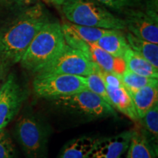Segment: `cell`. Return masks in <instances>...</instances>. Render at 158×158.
<instances>
[{
	"label": "cell",
	"mask_w": 158,
	"mask_h": 158,
	"mask_svg": "<svg viewBox=\"0 0 158 158\" xmlns=\"http://www.w3.org/2000/svg\"><path fill=\"white\" fill-rule=\"evenodd\" d=\"M50 21L44 7L37 3L0 29V68L10 70L19 63L31 41Z\"/></svg>",
	"instance_id": "1"
},
{
	"label": "cell",
	"mask_w": 158,
	"mask_h": 158,
	"mask_svg": "<svg viewBox=\"0 0 158 158\" xmlns=\"http://www.w3.org/2000/svg\"><path fill=\"white\" fill-rule=\"evenodd\" d=\"M65 45L62 25L49 21L31 41L20 64L25 70L37 74L62 52Z\"/></svg>",
	"instance_id": "2"
},
{
	"label": "cell",
	"mask_w": 158,
	"mask_h": 158,
	"mask_svg": "<svg viewBox=\"0 0 158 158\" xmlns=\"http://www.w3.org/2000/svg\"><path fill=\"white\" fill-rule=\"evenodd\" d=\"M50 130L38 115L26 108L15 124L14 136L26 158H47Z\"/></svg>",
	"instance_id": "3"
},
{
	"label": "cell",
	"mask_w": 158,
	"mask_h": 158,
	"mask_svg": "<svg viewBox=\"0 0 158 158\" xmlns=\"http://www.w3.org/2000/svg\"><path fill=\"white\" fill-rule=\"evenodd\" d=\"M61 7L66 19L75 24L106 29H126L124 19L112 14L97 0H64Z\"/></svg>",
	"instance_id": "4"
},
{
	"label": "cell",
	"mask_w": 158,
	"mask_h": 158,
	"mask_svg": "<svg viewBox=\"0 0 158 158\" xmlns=\"http://www.w3.org/2000/svg\"><path fill=\"white\" fill-rule=\"evenodd\" d=\"M32 86L37 97L51 100L87 89L86 77L68 74H36Z\"/></svg>",
	"instance_id": "5"
},
{
	"label": "cell",
	"mask_w": 158,
	"mask_h": 158,
	"mask_svg": "<svg viewBox=\"0 0 158 158\" xmlns=\"http://www.w3.org/2000/svg\"><path fill=\"white\" fill-rule=\"evenodd\" d=\"M52 100L58 107L85 117L103 118L116 115L111 106L88 89Z\"/></svg>",
	"instance_id": "6"
},
{
	"label": "cell",
	"mask_w": 158,
	"mask_h": 158,
	"mask_svg": "<svg viewBox=\"0 0 158 158\" xmlns=\"http://www.w3.org/2000/svg\"><path fill=\"white\" fill-rule=\"evenodd\" d=\"M99 67L84 53L66 44L62 52L37 74H68L87 76Z\"/></svg>",
	"instance_id": "7"
},
{
	"label": "cell",
	"mask_w": 158,
	"mask_h": 158,
	"mask_svg": "<svg viewBox=\"0 0 158 158\" xmlns=\"http://www.w3.org/2000/svg\"><path fill=\"white\" fill-rule=\"evenodd\" d=\"M26 89L13 73H9L0 89V130L10 123L27 99Z\"/></svg>",
	"instance_id": "8"
},
{
	"label": "cell",
	"mask_w": 158,
	"mask_h": 158,
	"mask_svg": "<svg viewBox=\"0 0 158 158\" xmlns=\"http://www.w3.org/2000/svg\"><path fill=\"white\" fill-rule=\"evenodd\" d=\"M124 21L131 34L158 44V19L155 12L129 9L125 11Z\"/></svg>",
	"instance_id": "9"
},
{
	"label": "cell",
	"mask_w": 158,
	"mask_h": 158,
	"mask_svg": "<svg viewBox=\"0 0 158 158\" xmlns=\"http://www.w3.org/2000/svg\"><path fill=\"white\" fill-rule=\"evenodd\" d=\"M63 35L66 44L81 51L89 58V43H96L100 37L107 34L111 29L65 23L62 25Z\"/></svg>",
	"instance_id": "10"
},
{
	"label": "cell",
	"mask_w": 158,
	"mask_h": 158,
	"mask_svg": "<svg viewBox=\"0 0 158 158\" xmlns=\"http://www.w3.org/2000/svg\"><path fill=\"white\" fill-rule=\"evenodd\" d=\"M130 137L131 130L110 137L98 138L84 158H118L127 151Z\"/></svg>",
	"instance_id": "11"
},
{
	"label": "cell",
	"mask_w": 158,
	"mask_h": 158,
	"mask_svg": "<svg viewBox=\"0 0 158 158\" xmlns=\"http://www.w3.org/2000/svg\"><path fill=\"white\" fill-rule=\"evenodd\" d=\"M89 45V59L98 65L102 70L122 75L126 70V64L123 58L112 56L95 43Z\"/></svg>",
	"instance_id": "12"
},
{
	"label": "cell",
	"mask_w": 158,
	"mask_h": 158,
	"mask_svg": "<svg viewBox=\"0 0 158 158\" xmlns=\"http://www.w3.org/2000/svg\"><path fill=\"white\" fill-rule=\"evenodd\" d=\"M128 93L131 97L138 119L158 104V85L147 86Z\"/></svg>",
	"instance_id": "13"
},
{
	"label": "cell",
	"mask_w": 158,
	"mask_h": 158,
	"mask_svg": "<svg viewBox=\"0 0 158 158\" xmlns=\"http://www.w3.org/2000/svg\"><path fill=\"white\" fill-rule=\"evenodd\" d=\"M112 107L116 108L130 119L137 122L138 116L134 108L131 97L124 86L113 87L106 86Z\"/></svg>",
	"instance_id": "14"
},
{
	"label": "cell",
	"mask_w": 158,
	"mask_h": 158,
	"mask_svg": "<svg viewBox=\"0 0 158 158\" xmlns=\"http://www.w3.org/2000/svg\"><path fill=\"white\" fill-rule=\"evenodd\" d=\"M117 29H111L95 43L106 52L112 56L123 58L124 54L130 48L126 37Z\"/></svg>",
	"instance_id": "15"
},
{
	"label": "cell",
	"mask_w": 158,
	"mask_h": 158,
	"mask_svg": "<svg viewBox=\"0 0 158 158\" xmlns=\"http://www.w3.org/2000/svg\"><path fill=\"white\" fill-rule=\"evenodd\" d=\"M137 127L148 143L158 152V104L138 120Z\"/></svg>",
	"instance_id": "16"
},
{
	"label": "cell",
	"mask_w": 158,
	"mask_h": 158,
	"mask_svg": "<svg viewBox=\"0 0 158 158\" xmlns=\"http://www.w3.org/2000/svg\"><path fill=\"white\" fill-rule=\"evenodd\" d=\"M98 138L81 136L65 143L56 158H84L92 149Z\"/></svg>",
	"instance_id": "17"
},
{
	"label": "cell",
	"mask_w": 158,
	"mask_h": 158,
	"mask_svg": "<svg viewBox=\"0 0 158 158\" xmlns=\"http://www.w3.org/2000/svg\"><path fill=\"white\" fill-rule=\"evenodd\" d=\"M123 59L127 70L142 76L158 78V68H156L131 48L126 51Z\"/></svg>",
	"instance_id": "18"
},
{
	"label": "cell",
	"mask_w": 158,
	"mask_h": 158,
	"mask_svg": "<svg viewBox=\"0 0 158 158\" xmlns=\"http://www.w3.org/2000/svg\"><path fill=\"white\" fill-rule=\"evenodd\" d=\"M127 158H158V152L148 143L138 127L131 130Z\"/></svg>",
	"instance_id": "19"
},
{
	"label": "cell",
	"mask_w": 158,
	"mask_h": 158,
	"mask_svg": "<svg viewBox=\"0 0 158 158\" xmlns=\"http://www.w3.org/2000/svg\"><path fill=\"white\" fill-rule=\"evenodd\" d=\"M125 37L132 50L143 56L156 68H158L157 44L142 40L130 32H128Z\"/></svg>",
	"instance_id": "20"
},
{
	"label": "cell",
	"mask_w": 158,
	"mask_h": 158,
	"mask_svg": "<svg viewBox=\"0 0 158 158\" xmlns=\"http://www.w3.org/2000/svg\"><path fill=\"white\" fill-rule=\"evenodd\" d=\"M122 80L127 92H134L147 86L158 85V78L140 76L127 69L122 74Z\"/></svg>",
	"instance_id": "21"
},
{
	"label": "cell",
	"mask_w": 158,
	"mask_h": 158,
	"mask_svg": "<svg viewBox=\"0 0 158 158\" xmlns=\"http://www.w3.org/2000/svg\"><path fill=\"white\" fill-rule=\"evenodd\" d=\"M98 70L86 76L87 89L92 91L94 93L98 94L102 99H103L106 102H108L110 106H112L110 99L108 98L106 84H105L103 80L100 77V74L98 73Z\"/></svg>",
	"instance_id": "22"
},
{
	"label": "cell",
	"mask_w": 158,
	"mask_h": 158,
	"mask_svg": "<svg viewBox=\"0 0 158 158\" xmlns=\"http://www.w3.org/2000/svg\"><path fill=\"white\" fill-rule=\"evenodd\" d=\"M0 158H18L15 144L5 128L0 130Z\"/></svg>",
	"instance_id": "23"
},
{
	"label": "cell",
	"mask_w": 158,
	"mask_h": 158,
	"mask_svg": "<svg viewBox=\"0 0 158 158\" xmlns=\"http://www.w3.org/2000/svg\"><path fill=\"white\" fill-rule=\"evenodd\" d=\"M98 73L100 74L106 86H113V87H120L124 86L122 80V75L115 73L107 72L99 68Z\"/></svg>",
	"instance_id": "24"
},
{
	"label": "cell",
	"mask_w": 158,
	"mask_h": 158,
	"mask_svg": "<svg viewBox=\"0 0 158 158\" xmlns=\"http://www.w3.org/2000/svg\"><path fill=\"white\" fill-rule=\"evenodd\" d=\"M104 7L112 10H121L130 5V0H97Z\"/></svg>",
	"instance_id": "25"
},
{
	"label": "cell",
	"mask_w": 158,
	"mask_h": 158,
	"mask_svg": "<svg viewBox=\"0 0 158 158\" xmlns=\"http://www.w3.org/2000/svg\"><path fill=\"white\" fill-rule=\"evenodd\" d=\"M9 71L10 70H5V69L0 68V89L2 87L3 84H5L6 79H7V76H8Z\"/></svg>",
	"instance_id": "26"
},
{
	"label": "cell",
	"mask_w": 158,
	"mask_h": 158,
	"mask_svg": "<svg viewBox=\"0 0 158 158\" xmlns=\"http://www.w3.org/2000/svg\"><path fill=\"white\" fill-rule=\"evenodd\" d=\"M23 0H0V6H13L20 5Z\"/></svg>",
	"instance_id": "27"
},
{
	"label": "cell",
	"mask_w": 158,
	"mask_h": 158,
	"mask_svg": "<svg viewBox=\"0 0 158 158\" xmlns=\"http://www.w3.org/2000/svg\"><path fill=\"white\" fill-rule=\"evenodd\" d=\"M48 2L52 3L53 5L58 6V7H61L62 5L63 2H64V0H48Z\"/></svg>",
	"instance_id": "28"
},
{
	"label": "cell",
	"mask_w": 158,
	"mask_h": 158,
	"mask_svg": "<svg viewBox=\"0 0 158 158\" xmlns=\"http://www.w3.org/2000/svg\"><path fill=\"white\" fill-rule=\"evenodd\" d=\"M35 1V0H23V2H24L27 3V4H31V3L34 2ZM44 1L48 2V0H44Z\"/></svg>",
	"instance_id": "29"
},
{
	"label": "cell",
	"mask_w": 158,
	"mask_h": 158,
	"mask_svg": "<svg viewBox=\"0 0 158 158\" xmlns=\"http://www.w3.org/2000/svg\"><path fill=\"white\" fill-rule=\"evenodd\" d=\"M118 158H127V151H126L125 152H124L123 154H122V155L120 156V157Z\"/></svg>",
	"instance_id": "30"
}]
</instances>
